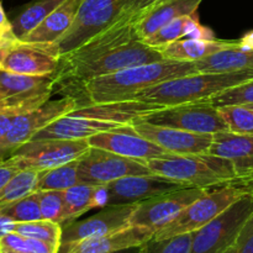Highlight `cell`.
<instances>
[{
	"label": "cell",
	"mask_w": 253,
	"mask_h": 253,
	"mask_svg": "<svg viewBox=\"0 0 253 253\" xmlns=\"http://www.w3.org/2000/svg\"><path fill=\"white\" fill-rule=\"evenodd\" d=\"M158 49L137 36L132 24L111 26L61 58L54 74L56 86H78L90 79L108 76L133 66L162 61Z\"/></svg>",
	"instance_id": "1"
},
{
	"label": "cell",
	"mask_w": 253,
	"mask_h": 253,
	"mask_svg": "<svg viewBox=\"0 0 253 253\" xmlns=\"http://www.w3.org/2000/svg\"><path fill=\"white\" fill-rule=\"evenodd\" d=\"M193 73H198L194 62L165 58L90 79L74 88L78 91V95H74L73 98L81 96V100L77 101L78 108L88 104L127 100L140 91L162 82Z\"/></svg>",
	"instance_id": "2"
},
{
	"label": "cell",
	"mask_w": 253,
	"mask_h": 253,
	"mask_svg": "<svg viewBox=\"0 0 253 253\" xmlns=\"http://www.w3.org/2000/svg\"><path fill=\"white\" fill-rule=\"evenodd\" d=\"M253 79V69L222 72V73H193L178 77L145 89L132 99L150 105L172 106L179 104L209 100L212 96L232 86Z\"/></svg>",
	"instance_id": "3"
},
{
	"label": "cell",
	"mask_w": 253,
	"mask_h": 253,
	"mask_svg": "<svg viewBox=\"0 0 253 253\" xmlns=\"http://www.w3.org/2000/svg\"><path fill=\"white\" fill-rule=\"evenodd\" d=\"M145 163L153 174L183 183L187 187L209 189L211 187L240 183L231 162L210 153L170 155L153 158Z\"/></svg>",
	"instance_id": "4"
},
{
	"label": "cell",
	"mask_w": 253,
	"mask_h": 253,
	"mask_svg": "<svg viewBox=\"0 0 253 253\" xmlns=\"http://www.w3.org/2000/svg\"><path fill=\"white\" fill-rule=\"evenodd\" d=\"M250 192L251 190L242 183H231L217 187L214 192H208L188 205L174 219L158 229L152 239L163 240L178 235L193 234Z\"/></svg>",
	"instance_id": "5"
},
{
	"label": "cell",
	"mask_w": 253,
	"mask_h": 253,
	"mask_svg": "<svg viewBox=\"0 0 253 253\" xmlns=\"http://www.w3.org/2000/svg\"><path fill=\"white\" fill-rule=\"evenodd\" d=\"M128 1L130 0H83L72 26L56 42L61 56L76 51L114 26L123 16Z\"/></svg>",
	"instance_id": "6"
},
{
	"label": "cell",
	"mask_w": 253,
	"mask_h": 253,
	"mask_svg": "<svg viewBox=\"0 0 253 253\" xmlns=\"http://www.w3.org/2000/svg\"><path fill=\"white\" fill-rule=\"evenodd\" d=\"M253 215V192L245 194L205 226L193 232L190 253H225Z\"/></svg>",
	"instance_id": "7"
},
{
	"label": "cell",
	"mask_w": 253,
	"mask_h": 253,
	"mask_svg": "<svg viewBox=\"0 0 253 253\" xmlns=\"http://www.w3.org/2000/svg\"><path fill=\"white\" fill-rule=\"evenodd\" d=\"M135 123L166 126L203 135H215L229 131L219 108L208 100L158 108Z\"/></svg>",
	"instance_id": "8"
},
{
	"label": "cell",
	"mask_w": 253,
	"mask_h": 253,
	"mask_svg": "<svg viewBox=\"0 0 253 253\" xmlns=\"http://www.w3.org/2000/svg\"><path fill=\"white\" fill-rule=\"evenodd\" d=\"M54 88V76H25L0 71V111L17 118L48 101Z\"/></svg>",
	"instance_id": "9"
},
{
	"label": "cell",
	"mask_w": 253,
	"mask_h": 253,
	"mask_svg": "<svg viewBox=\"0 0 253 253\" xmlns=\"http://www.w3.org/2000/svg\"><path fill=\"white\" fill-rule=\"evenodd\" d=\"M89 148L88 140H30L6 160L19 169L41 172L79 160Z\"/></svg>",
	"instance_id": "10"
},
{
	"label": "cell",
	"mask_w": 253,
	"mask_h": 253,
	"mask_svg": "<svg viewBox=\"0 0 253 253\" xmlns=\"http://www.w3.org/2000/svg\"><path fill=\"white\" fill-rule=\"evenodd\" d=\"M150 173L146 163L96 147L89 148L78 160L79 178L85 184L105 185L127 175Z\"/></svg>",
	"instance_id": "11"
},
{
	"label": "cell",
	"mask_w": 253,
	"mask_h": 253,
	"mask_svg": "<svg viewBox=\"0 0 253 253\" xmlns=\"http://www.w3.org/2000/svg\"><path fill=\"white\" fill-rule=\"evenodd\" d=\"M135 204H120L104 207L98 214L84 220H73L62 225L59 252L68 247L94 237L105 236L130 226V219L136 209Z\"/></svg>",
	"instance_id": "12"
},
{
	"label": "cell",
	"mask_w": 253,
	"mask_h": 253,
	"mask_svg": "<svg viewBox=\"0 0 253 253\" xmlns=\"http://www.w3.org/2000/svg\"><path fill=\"white\" fill-rule=\"evenodd\" d=\"M61 52L56 43L24 42L17 40L7 47L0 62V71L25 76H54L61 63Z\"/></svg>",
	"instance_id": "13"
},
{
	"label": "cell",
	"mask_w": 253,
	"mask_h": 253,
	"mask_svg": "<svg viewBox=\"0 0 253 253\" xmlns=\"http://www.w3.org/2000/svg\"><path fill=\"white\" fill-rule=\"evenodd\" d=\"M207 193L204 188L184 187L137 203L130 226L148 227L156 232Z\"/></svg>",
	"instance_id": "14"
},
{
	"label": "cell",
	"mask_w": 253,
	"mask_h": 253,
	"mask_svg": "<svg viewBox=\"0 0 253 253\" xmlns=\"http://www.w3.org/2000/svg\"><path fill=\"white\" fill-rule=\"evenodd\" d=\"M88 142L90 147L101 148L115 155L140 161L143 163L153 158H162L172 155L141 136L133 128L132 124H126V125L96 133L89 138Z\"/></svg>",
	"instance_id": "15"
},
{
	"label": "cell",
	"mask_w": 253,
	"mask_h": 253,
	"mask_svg": "<svg viewBox=\"0 0 253 253\" xmlns=\"http://www.w3.org/2000/svg\"><path fill=\"white\" fill-rule=\"evenodd\" d=\"M76 109H78V103L73 96L66 95L54 100L49 99L39 108L17 116L5 137V142L14 152L17 147L32 140L34 136L47 125L61 116L68 115Z\"/></svg>",
	"instance_id": "16"
},
{
	"label": "cell",
	"mask_w": 253,
	"mask_h": 253,
	"mask_svg": "<svg viewBox=\"0 0 253 253\" xmlns=\"http://www.w3.org/2000/svg\"><path fill=\"white\" fill-rule=\"evenodd\" d=\"M184 187L187 185L183 183L153 173L127 175L105 184L106 193H108V205L135 204Z\"/></svg>",
	"instance_id": "17"
},
{
	"label": "cell",
	"mask_w": 253,
	"mask_h": 253,
	"mask_svg": "<svg viewBox=\"0 0 253 253\" xmlns=\"http://www.w3.org/2000/svg\"><path fill=\"white\" fill-rule=\"evenodd\" d=\"M132 126L141 136L172 155L187 156L209 153L212 143V135L188 132L178 128L146 123H133Z\"/></svg>",
	"instance_id": "18"
},
{
	"label": "cell",
	"mask_w": 253,
	"mask_h": 253,
	"mask_svg": "<svg viewBox=\"0 0 253 253\" xmlns=\"http://www.w3.org/2000/svg\"><path fill=\"white\" fill-rule=\"evenodd\" d=\"M209 153L229 160L240 183L253 179V136L231 131L215 133Z\"/></svg>",
	"instance_id": "19"
},
{
	"label": "cell",
	"mask_w": 253,
	"mask_h": 253,
	"mask_svg": "<svg viewBox=\"0 0 253 253\" xmlns=\"http://www.w3.org/2000/svg\"><path fill=\"white\" fill-rule=\"evenodd\" d=\"M204 0H158L133 19L131 24L141 40L179 17L195 14Z\"/></svg>",
	"instance_id": "20"
},
{
	"label": "cell",
	"mask_w": 253,
	"mask_h": 253,
	"mask_svg": "<svg viewBox=\"0 0 253 253\" xmlns=\"http://www.w3.org/2000/svg\"><path fill=\"white\" fill-rule=\"evenodd\" d=\"M121 125L123 124L109 123L68 114L47 125L43 130L37 132L32 140H89L96 133L119 127Z\"/></svg>",
	"instance_id": "21"
},
{
	"label": "cell",
	"mask_w": 253,
	"mask_h": 253,
	"mask_svg": "<svg viewBox=\"0 0 253 253\" xmlns=\"http://www.w3.org/2000/svg\"><path fill=\"white\" fill-rule=\"evenodd\" d=\"M153 235L155 231L148 227L128 226L105 236L84 240L59 253H113L143 246L152 239Z\"/></svg>",
	"instance_id": "22"
},
{
	"label": "cell",
	"mask_w": 253,
	"mask_h": 253,
	"mask_svg": "<svg viewBox=\"0 0 253 253\" xmlns=\"http://www.w3.org/2000/svg\"><path fill=\"white\" fill-rule=\"evenodd\" d=\"M156 109H158V106L150 105L136 99H127V100L110 101V103L88 104V105L79 106L71 114L124 125V124L135 123Z\"/></svg>",
	"instance_id": "23"
},
{
	"label": "cell",
	"mask_w": 253,
	"mask_h": 253,
	"mask_svg": "<svg viewBox=\"0 0 253 253\" xmlns=\"http://www.w3.org/2000/svg\"><path fill=\"white\" fill-rule=\"evenodd\" d=\"M194 63L200 73H222L253 69V31H250L240 39L236 46L222 49Z\"/></svg>",
	"instance_id": "24"
},
{
	"label": "cell",
	"mask_w": 253,
	"mask_h": 253,
	"mask_svg": "<svg viewBox=\"0 0 253 253\" xmlns=\"http://www.w3.org/2000/svg\"><path fill=\"white\" fill-rule=\"evenodd\" d=\"M83 0H66L20 41L56 43L72 26Z\"/></svg>",
	"instance_id": "25"
},
{
	"label": "cell",
	"mask_w": 253,
	"mask_h": 253,
	"mask_svg": "<svg viewBox=\"0 0 253 253\" xmlns=\"http://www.w3.org/2000/svg\"><path fill=\"white\" fill-rule=\"evenodd\" d=\"M239 40L182 39L161 49L163 58L174 61L198 62L222 49L236 46Z\"/></svg>",
	"instance_id": "26"
},
{
	"label": "cell",
	"mask_w": 253,
	"mask_h": 253,
	"mask_svg": "<svg viewBox=\"0 0 253 253\" xmlns=\"http://www.w3.org/2000/svg\"><path fill=\"white\" fill-rule=\"evenodd\" d=\"M64 217L66 222L73 221L81 215L94 208L108 205V193L105 185H94L81 183L63 190Z\"/></svg>",
	"instance_id": "27"
},
{
	"label": "cell",
	"mask_w": 253,
	"mask_h": 253,
	"mask_svg": "<svg viewBox=\"0 0 253 253\" xmlns=\"http://www.w3.org/2000/svg\"><path fill=\"white\" fill-rule=\"evenodd\" d=\"M66 0H34L24 7L12 20V29L19 40L36 29L52 11Z\"/></svg>",
	"instance_id": "28"
},
{
	"label": "cell",
	"mask_w": 253,
	"mask_h": 253,
	"mask_svg": "<svg viewBox=\"0 0 253 253\" xmlns=\"http://www.w3.org/2000/svg\"><path fill=\"white\" fill-rule=\"evenodd\" d=\"M198 21H199V19H198L197 12L188 15V16L179 17V19L173 20L169 24L161 27L155 34L151 35L146 40H143V42L147 43L148 46L161 51V49L169 46L170 43L178 41V40L188 39L193 27H194V25Z\"/></svg>",
	"instance_id": "29"
},
{
	"label": "cell",
	"mask_w": 253,
	"mask_h": 253,
	"mask_svg": "<svg viewBox=\"0 0 253 253\" xmlns=\"http://www.w3.org/2000/svg\"><path fill=\"white\" fill-rule=\"evenodd\" d=\"M81 183L77 160L39 172L36 190H66Z\"/></svg>",
	"instance_id": "30"
},
{
	"label": "cell",
	"mask_w": 253,
	"mask_h": 253,
	"mask_svg": "<svg viewBox=\"0 0 253 253\" xmlns=\"http://www.w3.org/2000/svg\"><path fill=\"white\" fill-rule=\"evenodd\" d=\"M39 170L21 169L0 192V208L17 202L36 192Z\"/></svg>",
	"instance_id": "31"
},
{
	"label": "cell",
	"mask_w": 253,
	"mask_h": 253,
	"mask_svg": "<svg viewBox=\"0 0 253 253\" xmlns=\"http://www.w3.org/2000/svg\"><path fill=\"white\" fill-rule=\"evenodd\" d=\"M14 232L61 247L62 225L49 220H37L30 222H16Z\"/></svg>",
	"instance_id": "32"
},
{
	"label": "cell",
	"mask_w": 253,
	"mask_h": 253,
	"mask_svg": "<svg viewBox=\"0 0 253 253\" xmlns=\"http://www.w3.org/2000/svg\"><path fill=\"white\" fill-rule=\"evenodd\" d=\"M0 214L15 222H30L42 220L41 208L36 193L27 195L17 202L0 208Z\"/></svg>",
	"instance_id": "33"
},
{
	"label": "cell",
	"mask_w": 253,
	"mask_h": 253,
	"mask_svg": "<svg viewBox=\"0 0 253 253\" xmlns=\"http://www.w3.org/2000/svg\"><path fill=\"white\" fill-rule=\"evenodd\" d=\"M0 250L24 253H58L59 247L31 237L10 232L0 239Z\"/></svg>",
	"instance_id": "34"
},
{
	"label": "cell",
	"mask_w": 253,
	"mask_h": 253,
	"mask_svg": "<svg viewBox=\"0 0 253 253\" xmlns=\"http://www.w3.org/2000/svg\"><path fill=\"white\" fill-rule=\"evenodd\" d=\"M229 131L253 136V110L245 105H227L219 108Z\"/></svg>",
	"instance_id": "35"
},
{
	"label": "cell",
	"mask_w": 253,
	"mask_h": 253,
	"mask_svg": "<svg viewBox=\"0 0 253 253\" xmlns=\"http://www.w3.org/2000/svg\"><path fill=\"white\" fill-rule=\"evenodd\" d=\"M35 193L41 208L42 219L64 225L63 190H36Z\"/></svg>",
	"instance_id": "36"
},
{
	"label": "cell",
	"mask_w": 253,
	"mask_h": 253,
	"mask_svg": "<svg viewBox=\"0 0 253 253\" xmlns=\"http://www.w3.org/2000/svg\"><path fill=\"white\" fill-rule=\"evenodd\" d=\"M208 101L216 108L227 105H253V79L226 89Z\"/></svg>",
	"instance_id": "37"
},
{
	"label": "cell",
	"mask_w": 253,
	"mask_h": 253,
	"mask_svg": "<svg viewBox=\"0 0 253 253\" xmlns=\"http://www.w3.org/2000/svg\"><path fill=\"white\" fill-rule=\"evenodd\" d=\"M193 234H183L163 240L151 239L143 245L142 253H190Z\"/></svg>",
	"instance_id": "38"
},
{
	"label": "cell",
	"mask_w": 253,
	"mask_h": 253,
	"mask_svg": "<svg viewBox=\"0 0 253 253\" xmlns=\"http://www.w3.org/2000/svg\"><path fill=\"white\" fill-rule=\"evenodd\" d=\"M225 253H253V215L241 230L236 241Z\"/></svg>",
	"instance_id": "39"
},
{
	"label": "cell",
	"mask_w": 253,
	"mask_h": 253,
	"mask_svg": "<svg viewBox=\"0 0 253 253\" xmlns=\"http://www.w3.org/2000/svg\"><path fill=\"white\" fill-rule=\"evenodd\" d=\"M158 0H130L127 2V5H126L123 16L118 20V22L114 26L131 24L136 16H138L141 12L145 11L147 7H150L151 5H153Z\"/></svg>",
	"instance_id": "40"
},
{
	"label": "cell",
	"mask_w": 253,
	"mask_h": 253,
	"mask_svg": "<svg viewBox=\"0 0 253 253\" xmlns=\"http://www.w3.org/2000/svg\"><path fill=\"white\" fill-rule=\"evenodd\" d=\"M17 37L12 29V22L7 19L6 12L0 1V47H10L17 41Z\"/></svg>",
	"instance_id": "41"
},
{
	"label": "cell",
	"mask_w": 253,
	"mask_h": 253,
	"mask_svg": "<svg viewBox=\"0 0 253 253\" xmlns=\"http://www.w3.org/2000/svg\"><path fill=\"white\" fill-rule=\"evenodd\" d=\"M20 170L21 169L15 167V166L11 165L7 160L0 162V192L4 189V187L10 182V179H11L16 173H19Z\"/></svg>",
	"instance_id": "42"
},
{
	"label": "cell",
	"mask_w": 253,
	"mask_h": 253,
	"mask_svg": "<svg viewBox=\"0 0 253 253\" xmlns=\"http://www.w3.org/2000/svg\"><path fill=\"white\" fill-rule=\"evenodd\" d=\"M16 116L11 115L9 113H5V111H0V137L4 138L6 137L7 132L11 128L12 124H14Z\"/></svg>",
	"instance_id": "43"
},
{
	"label": "cell",
	"mask_w": 253,
	"mask_h": 253,
	"mask_svg": "<svg viewBox=\"0 0 253 253\" xmlns=\"http://www.w3.org/2000/svg\"><path fill=\"white\" fill-rule=\"evenodd\" d=\"M15 225H16V222L0 214V239L4 237L5 235L10 234V232H14Z\"/></svg>",
	"instance_id": "44"
},
{
	"label": "cell",
	"mask_w": 253,
	"mask_h": 253,
	"mask_svg": "<svg viewBox=\"0 0 253 253\" xmlns=\"http://www.w3.org/2000/svg\"><path fill=\"white\" fill-rule=\"evenodd\" d=\"M12 150L7 146V143L5 142L4 138L0 137V162L5 161L6 158H9L11 156Z\"/></svg>",
	"instance_id": "45"
},
{
	"label": "cell",
	"mask_w": 253,
	"mask_h": 253,
	"mask_svg": "<svg viewBox=\"0 0 253 253\" xmlns=\"http://www.w3.org/2000/svg\"><path fill=\"white\" fill-rule=\"evenodd\" d=\"M142 252H143V246H138V247H131V249L121 250V251H116L113 253H142Z\"/></svg>",
	"instance_id": "46"
},
{
	"label": "cell",
	"mask_w": 253,
	"mask_h": 253,
	"mask_svg": "<svg viewBox=\"0 0 253 253\" xmlns=\"http://www.w3.org/2000/svg\"><path fill=\"white\" fill-rule=\"evenodd\" d=\"M6 49L7 48H5V47H0V62H1L2 58H4L5 53H6Z\"/></svg>",
	"instance_id": "47"
},
{
	"label": "cell",
	"mask_w": 253,
	"mask_h": 253,
	"mask_svg": "<svg viewBox=\"0 0 253 253\" xmlns=\"http://www.w3.org/2000/svg\"><path fill=\"white\" fill-rule=\"evenodd\" d=\"M242 184L246 185V187L249 188L250 190H252V192H253V179L250 180V182H247V183H242Z\"/></svg>",
	"instance_id": "48"
},
{
	"label": "cell",
	"mask_w": 253,
	"mask_h": 253,
	"mask_svg": "<svg viewBox=\"0 0 253 253\" xmlns=\"http://www.w3.org/2000/svg\"><path fill=\"white\" fill-rule=\"evenodd\" d=\"M5 252H7V253H24V252H11V251H5Z\"/></svg>",
	"instance_id": "49"
},
{
	"label": "cell",
	"mask_w": 253,
	"mask_h": 253,
	"mask_svg": "<svg viewBox=\"0 0 253 253\" xmlns=\"http://www.w3.org/2000/svg\"><path fill=\"white\" fill-rule=\"evenodd\" d=\"M247 108H250V109H252V110H253V105H247Z\"/></svg>",
	"instance_id": "50"
},
{
	"label": "cell",
	"mask_w": 253,
	"mask_h": 253,
	"mask_svg": "<svg viewBox=\"0 0 253 253\" xmlns=\"http://www.w3.org/2000/svg\"><path fill=\"white\" fill-rule=\"evenodd\" d=\"M0 253H7V252H5V251H2V250H0Z\"/></svg>",
	"instance_id": "51"
}]
</instances>
